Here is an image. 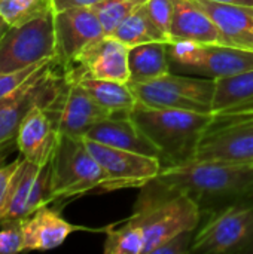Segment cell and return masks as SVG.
Segmentation results:
<instances>
[{
    "label": "cell",
    "instance_id": "6da1fadb",
    "mask_svg": "<svg viewBox=\"0 0 253 254\" xmlns=\"http://www.w3.org/2000/svg\"><path fill=\"white\" fill-rule=\"evenodd\" d=\"M157 180L194 198L203 217L253 198V165L191 161L164 167Z\"/></svg>",
    "mask_w": 253,
    "mask_h": 254
},
{
    "label": "cell",
    "instance_id": "7a4b0ae2",
    "mask_svg": "<svg viewBox=\"0 0 253 254\" xmlns=\"http://www.w3.org/2000/svg\"><path fill=\"white\" fill-rule=\"evenodd\" d=\"M130 222L145 235V254H152L174 235L198 229L203 222L200 205L186 192L171 189L157 179L140 188Z\"/></svg>",
    "mask_w": 253,
    "mask_h": 254
},
{
    "label": "cell",
    "instance_id": "3957f363",
    "mask_svg": "<svg viewBox=\"0 0 253 254\" xmlns=\"http://www.w3.org/2000/svg\"><path fill=\"white\" fill-rule=\"evenodd\" d=\"M130 116L160 150L163 168L194 161L200 140L213 119V113L148 107L140 103Z\"/></svg>",
    "mask_w": 253,
    "mask_h": 254
},
{
    "label": "cell",
    "instance_id": "277c9868",
    "mask_svg": "<svg viewBox=\"0 0 253 254\" xmlns=\"http://www.w3.org/2000/svg\"><path fill=\"white\" fill-rule=\"evenodd\" d=\"M194 161L253 165V107L213 113Z\"/></svg>",
    "mask_w": 253,
    "mask_h": 254
},
{
    "label": "cell",
    "instance_id": "5b68a950",
    "mask_svg": "<svg viewBox=\"0 0 253 254\" xmlns=\"http://www.w3.org/2000/svg\"><path fill=\"white\" fill-rule=\"evenodd\" d=\"M52 201L81 196L104 183V173L84 138L60 135L51 159Z\"/></svg>",
    "mask_w": 253,
    "mask_h": 254
},
{
    "label": "cell",
    "instance_id": "8992f818",
    "mask_svg": "<svg viewBox=\"0 0 253 254\" xmlns=\"http://www.w3.org/2000/svg\"><path fill=\"white\" fill-rule=\"evenodd\" d=\"M251 243H253V198L207 216L195 232L191 253L242 254Z\"/></svg>",
    "mask_w": 253,
    "mask_h": 254
},
{
    "label": "cell",
    "instance_id": "52a82bcc",
    "mask_svg": "<svg viewBox=\"0 0 253 254\" xmlns=\"http://www.w3.org/2000/svg\"><path fill=\"white\" fill-rule=\"evenodd\" d=\"M57 58L54 10L25 24L9 27L0 40V73Z\"/></svg>",
    "mask_w": 253,
    "mask_h": 254
},
{
    "label": "cell",
    "instance_id": "ba28073f",
    "mask_svg": "<svg viewBox=\"0 0 253 254\" xmlns=\"http://www.w3.org/2000/svg\"><path fill=\"white\" fill-rule=\"evenodd\" d=\"M130 86L137 103L148 107L213 113L212 101L215 94V79L210 77H192L169 73L157 80Z\"/></svg>",
    "mask_w": 253,
    "mask_h": 254
},
{
    "label": "cell",
    "instance_id": "9c48e42d",
    "mask_svg": "<svg viewBox=\"0 0 253 254\" xmlns=\"http://www.w3.org/2000/svg\"><path fill=\"white\" fill-rule=\"evenodd\" d=\"M43 109L55 121L60 135L81 138H84L94 125L112 116L94 101L79 80L66 68L52 98Z\"/></svg>",
    "mask_w": 253,
    "mask_h": 254
},
{
    "label": "cell",
    "instance_id": "30bf717a",
    "mask_svg": "<svg viewBox=\"0 0 253 254\" xmlns=\"http://www.w3.org/2000/svg\"><path fill=\"white\" fill-rule=\"evenodd\" d=\"M170 64L210 79L253 68V52L219 43L169 42Z\"/></svg>",
    "mask_w": 253,
    "mask_h": 254
},
{
    "label": "cell",
    "instance_id": "8fae6325",
    "mask_svg": "<svg viewBox=\"0 0 253 254\" xmlns=\"http://www.w3.org/2000/svg\"><path fill=\"white\" fill-rule=\"evenodd\" d=\"M84 141L104 173V183L100 188L104 192L142 188L157 179L163 170L158 158L110 147L85 137Z\"/></svg>",
    "mask_w": 253,
    "mask_h": 254
},
{
    "label": "cell",
    "instance_id": "7c38bea8",
    "mask_svg": "<svg viewBox=\"0 0 253 254\" xmlns=\"http://www.w3.org/2000/svg\"><path fill=\"white\" fill-rule=\"evenodd\" d=\"M58 64L55 58L16 92L0 100V144L13 141L27 115L34 107L49 103L63 76L55 73Z\"/></svg>",
    "mask_w": 253,
    "mask_h": 254
},
{
    "label": "cell",
    "instance_id": "4fadbf2b",
    "mask_svg": "<svg viewBox=\"0 0 253 254\" xmlns=\"http://www.w3.org/2000/svg\"><path fill=\"white\" fill-rule=\"evenodd\" d=\"M51 202V164L42 167L21 158L0 208V225L10 220H22Z\"/></svg>",
    "mask_w": 253,
    "mask_h": 254
},
{
    "label": "cell",
    "instance_id": "5bb4252c",
    "mask_svg": "<svg viewBox=\"0 0 253 254\" xmlns=\"http://www.w3.org/2000/svg\"><path fill=\"white\" fill-rule=\"evenodd\" d=\"M57 61L61 67L72 65L95 40L106 36L92 7H70L54 12Z\"/></svg>",
    "mask_w": 253,
    "mask_h": 254
},
{
    "label": "cell",
    "instance_id": "9a60e30c",
    "mask_svg": "<svg viewBox=\"0 0 253 254\" xmlns=\"http://www.w3.org/2000/svg\"><path fill=\"white\" fill-rule=\"evenodd\" d=\"M128 51L130 48L113 36H103L91 43L69 67H76L98 79L128 83Z\"/></svg>",
    "mask_w": 253,
    "mask_h": 254
},
{
    "label": "cell",
    "instance_id": "2e32d148",
    "mask_svg": "<svg viewBox=\"0 0 253 254\" xmlns=\"http://www.w3.org/2000/svg\"><path fill=\"white\" fill-rule=\"evenodd\" d=\"M58 138L55 121L43 107L37 106L21 124L15 140L22 159L43 167L51 162Z\"/></svg>",
    "mask_w": 253,
    "mask_h": 254
},
{
    "label": "cell",
    "instance_id": "e0dca14e",
    "mask_svg": "<svg viewBox=\"0 0 253 254\" xmlns=\"http://www.w3.org/2000/svg\"><path fill=\"white\" fill-rule=\"evenodd\" d=\"M212 18L219 31V45L240 48L253 52L252 7L224 4L210 0H195Z\"/></svg>",
    "mask_w": 253,
    "mask_h": 254
},
{
    "label": "cell",
    "instance_id": "ac0fdd59",
    "mask_svg": "<svg viewBox=\"0 0 253 254\" xmlns=\"http://www.w3.org/2000/svg\"><path fill=\"white\" fill-rule=\"evenodd\" d=\"M85 138L160 159V150L133 122L130 115H113L94 125ZM161 161V159H160Z\"/></svg>",
    "mask_w": 253,
    "mask_h": 254
},
{
    "label": "cell",
    "instance_id": "d6986e66",
    "mask_svg": "<svg viewBox=\"0 0 253 254\" xmlns=\"http://www.w3.org/2000/svg\"><path fill=\"white\" fill-rule=\"evenodd\" d=\"M81 229L82 228L64 220L60 211L51 208L49 204L43 205L28 217L22 219L25 252L57 249L70 234Z\"/></svg>",
    "mask_w": 253,
    "mask_h": 254
},
{
    "label": "cell",
    "instance_id": "ffe728a7",
    "mask_svg": "<svg viewBox=\"0 0 253 254\" xmlns=\"http://www.w3.org/2000/svg\"><path fill=\"white\" fill-rule=\"evenodd\" d=\"M169 42L219 43V31L195 0H174Z\"/></svg>",
    "mask_w": 253,
    "mask_h": 254
},
{
    "label": "cell",
    "instance_id": "44dd1931",
    "mask_svg": "<svg viewBox=\"0 0 253 254\" xmlns=\"http://www.w3.org/2000/svg\"><path fill=\"white\" fill-rule=\"evenodd\" d=\"M70 71L97 104L113 115H130L137 104V98L131 86L125 82L98 79L81 71L76 67H63Z\"/></svg>",
    "mask_w": 253,
    "mask_h": 254
},
{
    "label": "cell",
    "instance_id": "7402d4cb",
    "mask_svg": "<svg viewBox=\"0 0 253 254\" xmlns=\"http://www.w3.org/2000/svg\"><path fill=\"white\" fill-rule=\"evenodd\" d=\"M130 85L148 83L170 73L169 42H149L128 51Z\"/></svg>",
    "mask_w": 253,
    "mask_h": 254
},
{
    "label": "cell",
    "instance_id": "603a6c76",
    "mask_svg": "<svg viewBox=\"0 0 253 254\" xmlns=\"http://www.w3.org/2000/svg\"><path fill=\"white\" fill-rule=\"evenodd\" d=\"M253 107V68L239 74L215 79L213 113H225Z\"/></svg>",
    "mask_w": 253,
    "mask_h": 254
},
{
    "label": "cell",
    "instance_id": "cb8c5ba5",
    "mask_svg": "<svg viewBox=\"0 0 253 254\" xmlns=\"http://www.w3.org/2000/svg\"><path fill=\"white\" fill-rule=\"evenodd\" d=\"M110 36H113L128 48L149 42H169L166 34L154 24V21L148 15L145 4L133 15H130L125 21H122Z\"/></svg>",
    "mask_w": 253,
    "mask_h": 254
},
{
    "label": "cell",
    "instance_id": "d4e9b609",
    "mask_svg": "<svg viewBox=\"0 0 253 254\" xmlns=\"http://www.w3.org/2000/svg\"><path fill=\"white\" fill-rule=\"evenodd\" d=\"M106 254H145V235L139 225L127 220L119 226L104 229Z\"/></svg>",
    "mask_w": 253,
    "mask_h": 254
},
{
    "label": "cell",
    "instance_id": "484cf974",
    "mask_svg": "<svg viewBox=\"0 0 253 254\" xmlns=\"http://www.w3.org/2000/svg\"><path fill=\"white\" fill-rule=\"evenodd\" d=\"M52 10V0H0V16L9 27L25 24Z\"/></svg>",
    "mask_w": 253,
    "mask_h": 254
},
{
    "label": "cell",
    "instance_id": "4316f807",
    "mask_svg": "<svg viewBox=\"0 0 253 254\" xmlns=\"http://www.w3.org/2000/svg\"><path fill=\"white\" fill-rule=\"evenodd\" d=\"M148 0H103L101 3L92 6L95 10L106 36H110L115 28L140 9Z\"/></svg>",
    "mask_w": 253,
    "mask_h": 254
},
{
    "label": "cell",
    "instance_id": "83f0119b",
    "mask_svg": "<svg viewBox=\"0 0 253 254\" xmlns=\"http://www.w3.org/2000/svg\"><path fill=\"white\" fill-rule=\"evenodd\" d=\"M54 60L43 61V63H39L25 68H19L15 71H9V73H0V100L16 92L21 86H24L31 77H34L43 67H46Z\"/></svg>",
    "mask_w": 253,
    "mask_h": 254
},
{
    "label": "cell",
    "instance_id": "f1b7e54d",
    "mask_svg": "<svg viewBox=\"0 0 253 254\" xmlns=\"http://www.w3.org/2000/svg\"><path fill=\"white\" fill-rule=\"evenodd\" d=\"M0 254L25 252L22 220H10L0 225Z\"/></svg>",
    "mask_w": 253,
    "mask_h": 254
},
{
    "label": "cell",
    "instance_id": "f546056e",
    "mask_svg": "<svg viewBox=\"0 0 253 254\" xmlns=\"http://www.w3.org/2000/svg\"><path fill=\"white\" fill-rule=\"evenodd\" d=\"M146 12L154 24L166 34L170 40V27L174 10V0H148L145 3Z\"/></svg>",
    "mask_w": 253,
    "mask_h": 254
},
{
    "label": "cell",
    "instance_id": "4dcf8cb0",
    "mask_svg": "<svg viewBox=\"0 0 253 254\" xmlns=\"http://www.w3.org/2000/svg\"><path fill=\"white\" fill-rule=\"evenodd\" d=\"M195 232L197 229H191V231H183L177 235H174L173 238H170L169 241H166L161 247H158L152 254H186L191 253L192 249V243L195 238Z\"/></svg>",
    "mask_w": 253,
    "mask_h": 254
},
{
    "label": "cell",
    "instance_id": "1f68e13d",
    "mask_svg": "<svg viewBox=\"0 0 253 254\" xmlns=\"http://www.w3.org/2000/svg\"><path fill=\"white\" fill-rule=\"evenodd\" d=\"M19 164H21V159L18 158V159H13L12 162H3L0 165V208L6 199L10 182H12Z\"/></svg>",
    "mask_w": 253,
    "mask_h": 254
},
{
    "label": "cell",
    "instance_id": "d6a6232c",
    "mask_svg": "<svg viewBox=\"0 0 253 254\" xmlns=\"http://www.w3.org/2000/svg\"><path fill=\"white\" fill-rule=\"evenodd\" d=\"M103 0H52L54 12L70 9V7H92Z\"/></svg>",
    "mask_w": 253,
    "mask_h": 254
},
{
    "label": "cell",
    "instance_id": "836d02e7",
    "mask_svg": "<svg viewBox=\"0 0 253 254\" xmlns=\"http://www.w3.org/2000/svg\"><path fill=\"white\" fill-rule=\"evenodd\" d=\"M12 147H16V140L9 141V143H6V144H0V165H1L3 162H6L4 159L7 158V153L12 150Z\"/></svg>",
    "mask_w": 253,
    "mask_h": 254
},
{
    "label": "cell",
    "instance_id": "e575fe53",
    "mask_svg": "<svg viewBox=\"0 0 253 254\" xmlns=\"http://www.w3.org/2000/svg\"><path fill=\"white\" fill-rule=\"evenodd\" d=\"M216 3H224V4H236V6H246L253 7V0H210Z\"/></svg>",
    "mask_w": 253,
    "mask_h": 254
},
{
    "label": "cell",
    "instance_id": "d590c367",
    "mask_svg": "<svg viewBox=\"0 0 253 254\" xmlns=\"http://www.w3.org/2000/svg\"><path fill=\"white\" fill-rule=\"evenodd\" d=\"M9 28V25L3 21V18L0 16V40H1V37H3V34L6 33V30Z\"/></svg>",
    "mask_w": 253,
    "mask_h": 254
},
{
    "label": "cell",
    "instance_id": "8d00e7d4",
    "mask_svg": "<svg viewBox=\"0 0 253 254\" xmlns=\"http://www.w3.org/2000/svg\"><path fill=\"white\" fill-rule=\"evenodd\" d=\"M242 254H253V243H251V244L242 252Z\"/></svg>",
    "mask_w": 253,
    "mask_h": 254
},
{
    "label": "cell",
    "instance_id": "74e56055",
    "mask_svg": "<svg viewBox=\"0 0 253 254\" xmlns=\"http://www.w3.org/2000/svg\"><path fill=\"white\" fill-rule=\"evenodd\" d=\"M252 10H253V7H252Z\"/></svg>",
    "mask_w": 253,
    "mask_h": 254
}]
</instances>
